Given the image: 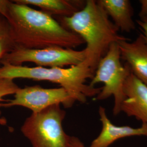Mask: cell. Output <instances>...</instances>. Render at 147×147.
<instances>
[{"label":"cell","instance_id":"obj_1","mask_svg":"<svg viewBox=\"0 0 147 147\" xmlns=\"http://www.w3.org/2000/svg\"><path fill=\"white\" fill-rule=\"evenodd\" d=\"M3 16L11 26L17 47L74 49L84 43L79 35L65 28L52 16L29 5L9 1Z\"/></svg>","mask_w":147,"mask_h":147},{"label":"cell","instance_id":"obj_2","mask_svg":"<svg viewBox=\"0 0 147 147\" xmlns=\"http://www.w3.org/2000/svg\"><path fill=\"white\" fill-rule=\"evenodd\" d=\"M61 19L63 26L79 35L86 44L84 62L94 73L112 44L129 40L118 33V29L96 1H86L81 10Z\"/></svg>","mask_w":147,"mask_h":147},{"label":"cell","instance_id":"obj_3","mask_svg":"<svg viewBox=\"0 0 147 147\" xmlns=\"http://www.w3.org/2000/svg\"><path fill=\"white\" fill-rule=\"evenodd\" d=\"M1 64L0 78L13 80L32 79L58 84L68 92L75 102L85 103L88 98L96 97L101 90V87H92L86 84L87 80L92 79L94 73L84 61L79 65L64 68L28 67L7 63Z\"/></svg>","mask_w":147,"mask_h":147},{"label":"cell","instance_id":"obj_4","mask_svg":"<svg viewBox=\"0 0 147 147\" xmlns=\"http://www.w3.org/2000/svg\"><path fill=\"white\" fill-rule=\"evenodd\" d=\"M56 104L32 113L21 127V131L32 147H71V137L64 131L62 123L65 112Z\"/></svg>","mask_w":147,"mask_h":147},{"label":"cell","instance_id":"obj_5","mask_svg":"<svg viewBox=\"0 0 147 147\" xmlns=\"http://www.w3.org/2000/svg\"><path fill=\"white\" fill-rule=\"evenodd\" d=\"M131 73L128 65L126 63L123 65L121 62V53L118 42L112 44L106 54L100 60L89 85L95 87L99 83L104 84L95 100H105L113 96V113L115 116H117L121 112V106L125 98L124 86L126 79Z\"/></svg>","mask_w":147,"mask_h":147},{"label":"cell","instance_id":"obj_6","mask_svg":"<svg viewBox=\"0 0 147 147\" xmlns=\"http://www.w3.org/2000/svg\"><path fill=\"white\" fill-rule=\"evenodd\" d=\"M86 59V52L59 47H51L42 49H27L16 47L14 49L2 59L1 64L7 63L13 65H22L25 62H32L37 67L64 68L84 62Z\"/></svg>","mask_w":147,"mask_h":147},{"label":"cell","instance_id":"obj_7","mask_svg":"<svg viewBox=\"0 0 147 147\" xmlns=\"http://www.w3.org/2000/svg\"><path fill=\"white\" fill-rule=\"evenodd\" d=\"M14 98L0 102V107L8 108L19 106L37 113L56 104H62L65 108L71 107L75 101L63 87L44 88L36 85L19 88Z\"/></svg>","mask_w":147,"mask_h":147},{"label":"cell","instance_id":"obj_8","mask_svg":"<svg viewBox=\"0 0 147 147\" xmlns=\"http://www.w3.org/2000/svg\"><path fill=\"white\" fill-rule=\"evenodd\" d=\"M124 93L121 112L147 125V85L131 73L125 82Z\"/></svg>","mask_w":147,"mask_h":147},{"label":"cell","instance_id":"obj_9","mask_svg":"<svg viewBox=\"0 0 147 147\" xmlns=\"http://www.w3.org/2000/svg\"><path fill=\"white\" fill-rule=\"evenodd\" d=\"M121 59L125 62L131 73L147 86V42L142 33L134 41L118 42Z\"/></svg>","mask_w":147,"mask_h":147},{"label":"cell","instance_id":"obj_10","mask_svg":"<svg viewBox=\"0 0 147 147\" xmlns=\"http://www.w3.org/2000/svg\"><path fill=\"white\" fill-rule=\"evenodd\" d=\"M98 112L102 125L101 130L89 147H109L117 141L126 137L147 136V124H142L139 127L117 126L111 121L104 107L100 106Z\"/></svg>","mask_w":147,"mask_h":147},{"label":"cell","instance_id":"obj_11","mask_svg":"<svg viewBox=\"0 0 147 147\" xmlns=\"http://www.w3.org/2000/svg\"><path fill=\"white\" fill-rule=\"evenodd\" d=\"M98 3L105 10L118 30L130 33L136 28L133 9L128 0H99Z\"/></svg>","mask_w":147,"mask_h":147},{"label":"cell","instance_id":"obj_12","mask_svg":"<svg viewBox=\"0 0 147 147\" xmlns=\"http://www.w3.org/2000/svg\"><path fill=\"white\" fill-rule=\"evenodd\" d=\"M16 2L38 7L49 16L69 17L81 10L86 1L68 0H16Z\"/></svg>","mask_w":147,"mask_h":147},{"label":"cell","instance_id":"obj_13","mask_svg":"<svg viewBox=\"0 0 147 147\" xmlns=\"http://www.w3.org/2000/svg\"><path fill=\"white\" fill-rule=\"evenodd\" d=\"M16 47L11 28L5 17L0 14V64L5 55Z\"/></svg>","mask_w":147,"mask_h":147},{"label":"cell","instance_id":"obj_14","mask_svg":"<svg viewBox=\"0 0 147 147\" xmlns=\"http://www.w3.org/2000/svg\"><path fill=\"white\" fill-rule=\"evenodd\" d=\"M20 87L16 84L13 80L0 78V102L5 101L3 97L7 95L14 94ZM7 121L5 118L1 117L0 112V125H7Z\"/></svg>","mask_w":147,"mask_h":147},{"label":"cell","instance_id":"obj_15","mask_svg":"<svg viewBox=\"0 0 147 147\" xmlns=\"http://www.w3.org/2000/svg\"><path fill=\"white\" fill-rule=\"evenodd\" d=\"M136 22L142 31V35L144 37L147 42V16L140 18V19L137 20Z\"/></svg>","mask_w":147,"mask_h":147},{"label":"cell","instance_id":"obj_16","mask_svg":"<svg viewBox=\"0 0 147 147\" xmlns=\"http://www.w3.org/2000/svg\"><path fill=\"white\" fill-rule=\"evenodd\" d=\"M141 4V10L139 13L140 18L147 16V0L140 1Z\"/></svg>","mask_w":147,"mask_h":147},{"label":"cell","instance_id":"obj_17","mask_svg":"<svg viewBox=\"0 0 147 147\" xmlns=\"http://www.w3.org/2000/svg\"><path fill=\"white\" fill-rule=\"evenodd\" d=\"M71 147H86L84 143L78 137L72 136L71 137Z\"/></svg>","mask_w":147,"mask_h":147}]
</instances>
